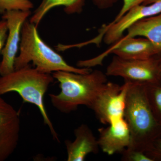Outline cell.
I'll use <instances>...</instances> for the list:
<instances>
[{
  "instance_id": "cell-19",
  "label": "cell",
  "mask_w": 161,
  "mask_h": 161,
  "mask_svg": "<svg viewBox=\"0 0 161 161\" xmlns=\"http://www.w3.org/2000/svg\"><path fill=\"white\" fill-rule=\"evenodd\" d=\"M147 1V0H124L123 6L122 7L120 11L116 16L115 19L113 20L112 23L108 24L109 25H111L117 22L127 12L129 11L133 7L141 4H143Z\"/></svg>"
},
{
  "instance_id": "cell-6",
  "label": "cell",
  "mask_w": 161,
  "mask_h": 161,
  "mask_svg": "<svg viewBox=\"0 0 161 161\" xmlns=\"http://www.w3.org/2000/svg\"><path fill=\"white\" fill-rule=\"evenodd\" d=\"M127 88L126 81L122 86L111 82L103 86L90 108L101 123L109 125L124 117Z\"/></svg>"
},
{
  "instance_id": "cell-23",
  "label": "cell",
  "mask_w": 161,
  "mask_h": 161,
  "mask_svg": "<svg viewBox=\"0 0 161 161\" xmlns=\"http://www.w3.org/2000/svg\"><path fill=\"white\" fill-rule=\"evenodd\" d=\"M161 1V0H147V2L144 3V5H149L151 3H155L158 1Z\"/></svg>"
},
{
  "instance_id": "cell-2",
  "label": "cell",
  "mask_w": 161,
  "mask_h": 161,
  "mask_svg": "<svg viewBox=\"0 0 161 161\" xmlns=\"http://www.w3.org/2000/svg\"><path fill=\"white\" fill-rule=\"evenodd\" d=\"M128 83L124 118L131 134L127 148L146 153L161 130L151 109L146 92L147 85Z\"/></svg>"
},
{
  "instance_id": "cell-9",
  "label": "cell",
  "mask_w": 161,
  "mask_h": 161,
  "mask_svg": "<svg viewBox=\"0 0 161 161\" xmlns=\"http://www.w3.org/2000/svg\"><path fill=\"white\" fill-rule=\"evenodd\" d=\"M20 132L19 112L0 97V161H6L14 153Z\"/></svg>"
},
{
  "instance_id": "cell-7",
  "label": "cell",
  "mask_w": 161,
  "mask_h": 161,
  "mask_svg": "<svg viewBox=\"0 0 161 161\" xmlns=\"http://www.w3.org/2000/svg\"><path fill=\"white\" fill-rule=\"evenodd\" d=\"M108 51L96 58L81 60L80 64L83 67L91 68L101 63V60L108 54L126 59L144 60L149 59L158 54L161 50L149 40L145 38L122 37Z\"/></svg>"
},
{
  "instance_id": "cell-18",
  "label": "cell",
  "mask_w": 161,
  "mask_h": 161,
  "mask_svg": "<svg viewBox=\"0 0 161 161\" xmlns=\"http://www.w3.org/2000/svg\"><path fill=\"white\" fill-rule=\"evenodd\" d=\"M146 153L153 161H161V130L152 141Z\"/></svg>"
},
{
  "instance_id": "cell-13",
  "label": "cell",
  "mask_w": 161,
  "mask_h": 161,
  "mask_svg": "<svg viewBox=\"0 0 161 161\" xmlns=\"http://www.w3.org/2000/svg\"><path fill=\"white\" fill-rule=\"evenodd\" d=\"M127 31L124 38L144 37L161 50V13L140 20Z\"/></svg>"
},
{
  "instance_id": "cell-10",
  "label": "cell",
  "mask_w": 161,
  "mask_h": 161,
  "mask_svg": "<svg viewBox=\"0 0 161 161\" xmlns=\"http://www.w3.org/2000/svg\"><path fill=\"white\" fill-rule=\"evenodd\" d=\"M161 13V0L149 5H138L127 12L118 21L101 29L98 36L107 44H114L123 36L124 32L136 22Z\"/></svg>"
},
{
  "instance_id": "cell-16",
  "label": "cell",
  "mask_w": 161,
  "mask_h": 161,
  "mask_svg": "<svg viewBox=\"0 0 161 161\" xmlns=\"http://www.w3.org/2000/svg\"><path fill=\"white\" fill-rule=\"evenodd\" d=\"M34 7L30 0H0V14L10 11H30Z\"/></svg>"
},
{
  "instance_id": "cell-8",
  "label": "cell",
  "mask_w": 161,
  "mask_h": 161,
  "mask_svg": "<svg viewBox=\"0 0 161 161\" xmlns=\"http://www.w3.org/2000/svg\"><path fill=\"white\" fill-rule=\"evenodd\" d=\"M31 14V10L8 11L3 14L2 19L7 23L8 34L1 53L3 56L0 62L1 76L8 75L15 70L14 61L19 47L22 26Z\"/></svg>"
},
{
  "instance_id": "cell-20",
  "label": "cell",
  "mask_w": 161,
  "mask_h": 161,
  "mask_svg": "<svg viewBox=\"0 0 161 161\" xmlns=\"http://www.w3.org/2000/svg\"><path fill=\"white\" fill-rule=\"evenodd\" d=\"M8 34L7 23L4 19L0 20V53L3 49Z\"/></svg>"
},
{
  "instance_id": "cell-22",
  "label": "cell",
  "mask_w": 161,
  "mask_h": 161,
  "mask_svg": "<svg viewBox=\"0 0 161 161\" xmlns=\"http://www.w3.org/2000/svg\"><path fill=\"white\" fill-rule=\"evenodd\" d=\"M156 56L158 60L159 85L161 86V52L158 54Z\"/></svg>"
},
{
  "instance_id": "cell-1",
  "label": "cell",
  "mask_w": 161,
  "mask_h": 161,
  "mask_svg": "<svg viewBox=\"0 0 161 161\" xmlns=\"http://www.w3.org/2000/svg\"><path fill=\"white\" fill-rule=\"evenodd\" d=\"M52 75L59 82L60 91L58 94H49L51 102L55 108L65 114L81 105L90 108L108 82L107 75L99 70L86 74L58 71Z\"/></svg>"
},
{
  "instance_id": "cell-5",
  "label": "cell",
  "mask_w": 161,
  "mask_h": 161,
  "mask_svg": "<svg viewBox=\"0 0 161 161\" xmlns=\"http://www.w3.org/2000/svg\"><path fill=\"white\" fill-rule=\"evenodd\" d=\"M105 74L107 76L121 77L125 81L131 83L159 85L156 55L144 60L124 59L115 55Z\"/></svg>"
},
{
  "instance_id": "cell-14",
  "label": "cell",
  "mask_w": 161,
  "mask_h": 161,
  "mask_svg": "<svg viewBox=\"0 0 161 161\" xmlns=\"http://www.w3.org/2000/svg\"><path fill=\"white\" fill-rule=\"evenodd\" d=\"M84 4L85 0H42L29 21L38 27L47 14L55 7L64 6L65 12L73 14L81 12Z\"/></svg>"
},
{
  "instance_id": "cell-21",
  "label": "cell",
  "mask_w": 161,
  "mask_h": 161,
  "mask_svg": "<svg viewBox=\"0 0 161 161\" xmlns=\"http://www.w3.org/2000/svg\"><path fill=\"white\" fill-rule=\"evenodd\" d=\"M119 0H92L94 4L99 9H108L112 7Z\"/></svg>"
},
{
  "instance_id": "cell-4",
  "label": "cell",
  "mask_w": 161,
  "mask_h": 161,
  "mask_svg": "<svg viewBox=\"0 0 161 161\" xmlns=\"http://www.w3.org/2000/svg\"><path fill=\"white\" fill-rule=\"evenodd\" d=\"M53 75L38 71L30 65L14 70L0 77V96L15 92L23 102L37 107L44 124L49 128L53 138L59 142L58 134L50 119L44 103V97L49 86L54 80Z\"/></svg>"
},
{
  "instance_id": "cell-11",
  "label": "cell",
  "mask_w": 161,
  "mask_h": 161,
  "mask_svg": "<svg viewBox=\"0 0 161 161\" xmlns=\"http://www.w3.org/2000/svg\"><path fill=\"white\" fill-rule=\"evenodd\" d=\"M98 132L99 148L108 155L121 153L130 146L131 134L124 117L113 121L106 128H100Z\"/></svg>"
},
{
  "instance_id": "cell-12",
  "label": "cell",
  "mask_w": 161,
  "mask_h": 161,
  "mask_svg": "<svg viewBox=\"0 0 161 161\" xmlns=\"http://www.w3.org/2000/svg\"><path fill=\"white\" fill-rule=\"evenodd\" d=\"M74 141H65L68 161H83L88 154L98 153L99 150L98 139L86 124H81L74 131Z\"/></svg>"
},
{
  "instance_id": "cell-3",
  "label": "cell",
  "mask_w": 161,
  "mask_h": 161,
  "mask_svg": "<svg viewBox=\"0 0 161 161\" xmlns=\"http://www.w3.org/2000/svg\"><path fill=\"white\" fill-rule=\"evenodd\" d=\"M19 53L14 61L15 70L27 66L32 62L39 71L51 74L58 71L88 74L89 68H76L67 63L59 53L43 41L38 33L37 27L26 20L21 31Z\"/></svg>"
},
{
  "instance_id": "cell-17",
  "label": "cell",
  "mask_w": 161,
  "mask_h": 161,
  "mask_svg": "<svg viewBox=\"0 0 161 161\" xmlns=\"http://www.w3.org/2000/svg\"><path fill=\"white\" fill-rule=\"evenodd\" d=\"M121 160L124 161H153L146 153L127 148L121 152Z\"/></svg>"
},
{
  "instance_id": "cell-15",
  "label": "cell",
  "mask_w": 161,
  "mask_h": 161,
  "mask_svg": "<svg viewBox=\"0 0 161 161\" xmlns=\"http://www.w3.org/2000/svg\"><path fill=\"white\" fill-rule=\"evenodd\" d=\"M146 92L153 115L161 126V86L158 85H146Z\"/></svg>"
}]
</instances>
